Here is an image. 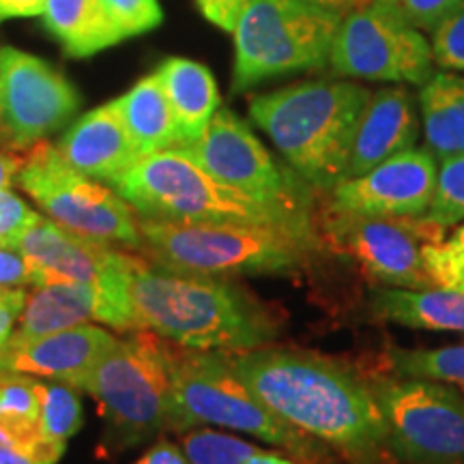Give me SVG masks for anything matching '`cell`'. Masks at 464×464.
Here are the masks:
<instances>
[{"label": "cell", "instance_id": "33", "mask_svg": "<svg viewBox=\"0 0 464 464\" xmlns=\"http://www.w3.org/2000/svg\"><path fill=\"white\" fill-rule=\"evenodd\" d=\"M34 216L37 211H33L20 196L11 189H0V246L15 247Z\"/></svg>", "mask_w": 464, "mask_h": 464}, {"label": "cell", "instance_id": "30", "mask_svg": "<svg viewBox=\"0 0 464 464\" xmlns=\"http://www.w3.org/2000/svg\"><path fill=\"white\" fill-rule=\"evenodd\" d=\"M102 5L123 39L153 31L164 20L160 0H102Z\"/></svg>", "mask_w": 464, "mask_h": 464}, {"label": "cell", "instance_id": "5", "mask_svg": "<svg viewBox=\"0 0 464 464\" xmlns=\"http://www.w3.org/2000/svg\"><path fill=\"white\" fill-rule=\"evenodd\" d=\"M108 185L140 218L271 226L316 235L310 211L247 198L216 181L183 149L144 155Z\"/></svg>", "mask_w": 464, "mask_h": 464}, {"label": "cell", "instance_id": "27", "mask_svg": "<svg viewBox=\"0 0 464 464\" xmlns=\"http://www.w3.org/2000/svg\"><path fill=\"white\" fill-rule=\"evenodd\" d=\"M39 402H42V432L44 437L67 443L82 428V406L69 382L37 379Z\"/></svg>", "mask_w": 464, "mask_h": 464}, {"label": "cell", "instance_id": "17", "mask_svg": "<svg viewBox=\"0 0 464 464\" xmlns=\"http://www.w3.org/2000/svg\"><path fill=\"white\" fill-rule=\"evenodd\" d=\"M114 340L106 329L86 323L26 342L5 340L0 346V370L69 382L75 390H84L97 362Z\"/></svg>", "mask_w": 464, "mask_h": 464}, {"label": "cell", "instance_id": "34", "mask_svg": "<svg viewBox=\"0 0 464 464\" xmlns=\"http://www.w3.org/2000/svg\"><path fill=\"white\" fill-rule=\"evenodd\" d=\"M33 286V269L17 247L0 246V288Z\"/></svg>", "mask_w": 464, "mask_h": 464}, {"label": "cell", "instance_id": "25", "mask_svg": "<svg viewBox=\"0 0 464 464\" xmlns=\"http://www.w3.org/2000/svg\"><path fill=\"white\" fill-rule=\"evenodd\" d=\"M44 24L69 56L86 58L123 42L102 0H45Z\"/></svg>", "mask_w": 464, "mask_h": 464}, {"label": "cell", "instance_id": "21", "mask_svg": "<svg viewBox=\"0 0 464 464\" xmlns=\"http://www.w3.org/2000/svg\"><path fill=\"white\" fill-rule=\"evenodd\" d=\"M103 305L100 290L86 284H48L26 297L9 342H26L63 329L78 327L86 321H102Z\"/></svg>", "mask_w": 464, "mask_h": 464}, {"label": "cell", "instance_id": "18", "mask_svg": "<svg viewBox=\"0 0 464 464\" xmlns=\"http://www.w3.org/2000/svg\"><path fill=\"white\" fill-rule=\"evenodd\" d=\"M420 131V103L413 92L406 86L374 91L359 119L344 179L362 177L393 155L417 147Z\"/></svg>", "mask_w": 464, "mask_h": 464}, {"label": "cell", "instance_id": "26", "mask_svg": "<svg viewBox=\"0 0 464 464\" xmlns=\"http://www.w3.org/2000/svg\"><path fill=\"white\" fill-rule=\"evenodd\" d=\"M392 363L406 379L439 381L464 390V344L423 348V351H392Z\"/></svg>", "mask_w": 464, "mask_h": 464}, {"label": "cell", "instance_id": "41", "mask_svg": "<svg viewBox=\"0 0 464 464\" xmlns=\"http://www.w3.org/2000/svg\"><path fill=\"white\" fill-rule=\"evenodd\" d=\"M307 3H316V5H321V7L340 11V14L344 15V14H348V11L362 7V5L368 3V0H307Z\"/></svg>", "mask_w": 464, "mask_h": 464}, {"label": "cell", "instance_id": "32", "mask_svg": "<svg viewBox=\"0 0 464 464\" xmlns=\"http://www.w3.org/2000/svg\"><path fill=\"white\" fill-rule=\"evenodd\" d=\"M434 65L464 73V5L430 33Z\"/></svg>", "mask_w": 464, "mask_h": 464}, {"label": "cell", "instance_id": "15", "mask_svg": "<svg viewBox=\"0 0 464 464\" xmlns=\"http://www.w3.org/2000/svg\"><path fill=\"white\" fill-rule=\"evenodd\" d=\"M75 86L44 58L0 48V144L24 153L78 112Z\"/></svg>", "mask_w": 464, "mask_h": 464}, {"label": "cell", "instance_id": "12", "mask_svg": "<svg viewBox=\"0 0 464 464\" xmlns=\"http://www.w3.org/2000/svg\"><path fill=\"white\" fill-rule=\"evenodd\" d=\"M327 67L344 80L421 86L432 78L434 56L426 33L368 0L342 15Z\"/></svg>", "mask_w": 464, "mask_h": 464}, {"label": "cell", "instance_id": "13", "mask_svg": "<svg viewBox=\"0 0 464 464\" xmlns=\"http://www.w3.org/2000/svg\"><path fill=\"white\" fill-rule=\"evenodd\" d=\"M177 149H183L216 181L241 191L247 198L310 211L307 183L295 170L288 172L277 164L252 127L228 108L219 106L194 144Z\"/></svg>", "mask_w": 464, "mask_h": 464}, {"label": "cell", "instance_id": "1", "mask_svg": "<svg viewBox=\"0 0 464 464\" xmlns=\"http://www.w3.org/2000/svg\"><path fill=\"white\" fill-rule=\"evenodd\" d=\"M228 359L249 392L299 432L359 462L387 450V423L372 385L344 365L265 346L228 353Z\"/></svg>", "mask_w": 464, "mask_h": 464}, {"label": "cell", "instance_id": "42", "mask_svg": "<svg viewBox=\"0 0 464 464\" xmlns=\"http://www.w3.org/2000/svg\"><path fill=\"white\" fill-rule=\"evenodd\" d=\"M448 241H450L451 246H454L456 249H460V252L464 254V222H460V226H458V228L454 230V235H451Z\"/></svg>", "mask_w": 464, "mask_h": 464}, {"label": "cell", "instance_id": "37", "mask_svg": "<svg viewBox=\"0 0 464 464\" xmlns=\"http://www.w3.org/2000/svg\"><path fill=\"white\" fill-rule=\"evenodd\" d=\"M138 464H189V460L188 456L183 454V450H179L177 445L168 443V440H160L158 445H153V448L140 458Z\"/></svg>", "mask_w": 464, "mask_h": 464}, {"label": "cell", "instance_id": "35", "mask_svg": "<svg viewBox=\"0 0 464 464\" xmlns=\"http://www.w3.org/2000/svg\"><path fill=\"white\" fill-rule=\"evenodd\" d=\"M205 20L226 33H235L249 0H194Z\"/></svg>", "mask_w": 464, "mask_h": 464}, {"label": "cell", "instance_id": "24", "mask_svg": "<svg viewBox=\"0 0 464 464\" xmlns=\"http://www.w3.org/2000/svg\"><path fill=\"white\" fill-rule=\"evenodd\" d=\"M114 106L119 110L140 158L181 147V136H179L172 108L155 73L142 78L123 97L114 100Z\"/></svg>", "mask_w": 464, "mask_h": 464}, {"label": "cell", "instance_id": "9", "mask_svg": "<svg viewBox=\"0 0 464 464\" xmlns=\"http://www.w3.org/2000/svg\"><path fill=\"white\" fill-rule=\"evenodd\" d=\"M15 183L26 191L52 222L89 239L140 247L138 213L110 185L84 177L50 142L24 150Z\"/></svg>", "mask_w": 464, "mask_h": 464}, {"label": "cell", "instance_id": "38", "mask_svg": "<svg viewBox=\"0 0 464 464\" xmlns=\"http://www.w3.org/2000/svg\"><path fill=\"white\" fill-rule=\"evenodd\" d=\"M24 153H17L0 144V189H9L15 181V174L22 168Z\"/></svg>", "mask_w": 464, "mask_h": 464}, {"label": "cell", "instance_id": "8", "mask_svg": "<svg viewBox=\"0 0 464 464\" xmlns=\"http://www.w3.org/2000/svg\"><path fill=\"white\" fill-rule=\"evenodd\" d=\"M340 22V11L307 0H249L232 33V92L280 75L327 67Z\"/></svg>", "mask_w": 464, "mask_h": 464}, {"label": "cell", "instance_id": "31", "mask_svg": "<svg viewBox=\"0 0 464 464\" xmlns=\"http://www.w3.org/2000/svg\"><path fill=\"white\" fill-rule=\"evenodd\" d=\"M387 9L406 24L432 33L445 17H450L464 5V0H370Z\"/></svg>", "mask_w": 464, "mask_h": 464}, {"label": "cell", "instance_id": "2", "mask_svg": "<svg viewBox=\"0 0 464 464\" xmlns=\"http://www.w3.org/2000/svg\"><path fill=\"white\" fill-rule=\"evenodd\" d=\"M136 329L191 351L241 353L277 335L269 307L232 280L174 274L138 260L131 276Z\"/></svg>", "mask_w": 464, "mask_h": 464}, {"label": "cell", "instance_id": "3", "mask_svg": "<svg viewBox=\"0 0 464 464\" xmlns=\"http://www.w3.org/2000/svg\"><path fill=\"white\" fill-rule=\"evenodd\" d=\"M370 95L351 80H307L254 95L249 119L310 188L332 189L344 179Z\"/></svg>", "mask_w": 464, "mask_h": 464}, {"label": "cell", "instance_id": "6", "mask_svg": "<svg viewBox=\"0 0 464 464\" xmlns=\"http://www.w3.org/2000/svg\"><path fill=\"white\" fill-rule=\"evenodd\" d=\"M84 392L97 398L106 420V443L130 450L174 432L177 406L172 382V346L147 329H133L103 353Z\"/></svg>", "mask_w": 464, "mask_h": 464}, {"label": "cell", "instance_id": "20", "mask_svg": "<svg viewBox=\"0 0 464 464\" xmlns=\"http://www.w3.org/2000/svg\"><path fill=\"white\" fill-rule=\"evenodd\" d=\"M155 75L172 108L181 147H189L205 133L222 106L216 78L202 63L179 56L161 63Z\"/></svg>", "mask_w": 464, "mask_h": 464}, {"label": "cell", "instance_id": "43", "mask_svg": "<svg viewBox=\"0 0 464 464\" xmlns=\"http://www.w3.org/2000/svg\"><path fill=\"white\" fill-rule=\"evenodd\" d=\"M24 293H26L24 288H0V304L20 297V295H24Z\"/></svg>", "mask_w": 464, "mask_h": 464}, {"label": "cell", "instance_id": "7", "mask_svg": "<svg viewBox=\"0 0 464 464\" xmlns=\"http://www.w3.org/2000/svg\"><path fill=\"white\" fill-rule=\"evenodd\" d=\"M172 382L177 434L211 423L276 445L305 464H316L324 458V443L280 420L249 392L232 370L228 353L191 351L174 344Z\"/></svg>", "mask_w": 464, "mask_h": 464}, {"label": "cell", "instance_id": "19", "mask_svg": "<svg viewBox=\"0 0 464 464\" xmlns=\"http://www.w3.org/2000/svg\"><path fill=\"white\" fill-rule=\"evenodd\" d=\"M56 149L69 166L106 185L140 160L114 102L103 103L75 121L63 133Z\"/></svg>", "mask_w": 464, "mask_h": 464}, {"label": "cell", "instance_id": "28", "mask_svg": "<svg viewBox=\"0 0 464 464\" xmlns=\"http://www.w3.org/2000/svg\"><path fill=\"white\" fill-rule=\"evenodd\" d=\"M181 450L189 464H243L258 448L247 440L207 428V430L185 432Z\"/></svg>", "mask_w": 464, "mask_h": 464}, {"label": "cell", "instance_id": "22", "mask_svg": "<svg viewBox=\"0 0 464 464\" xmlns=\"http://www.w3.org/2000/svg\"><path fill=\"white\" fill-rule=\"evenodd\" d=\"M376 318L426 332L464 334V293L450 288H379L370 293Z\"/></svg>", "mask_w": 464, "mask_h": 464}, {"label": "cell", "instance_id": "16", "mask_svg": "<svg viewBox=\"0 0 464 464\" xmlns=\"http://www.w3.org/2000/svg\"><path fill=\"white\" fill-rule=\"evenodd\" d=\"M437 179V158L426 147H413L329 189L332 211L357 218H421L432 207Z\"/></svg>", "mask_w": 464, "mask_h": 464}, {"label": "cell", "instance_id": "29", "mask_svg": "<svg viewBox=\"0 0 464 464\" xmlns=\"http://www.w3.org/2000/svg\"><path fill=\"white\" fill-rule=\"evenodd\" d=\"M428 219L450 228L464 222V158H454L439 164L437 191Z\"/></svg>", "mask_w": 464, "mask_h": 464}, {"label": "cell", "instance_id": "39", "mask_svg": "<svg viewBox=\"0 0 464 464\" xmlns=\"http://www.w3.org/2000/svg\"><path fill=\"white\" fill-rule=\"evenodd\" d=\"M243 464H299L290 458L277 454V451H266V450H256L252 456H247V460Z\"/></svg>", "mask_w": 464, "mask_h": 464}, {"label": "cell", "instance_id": "36", "mask_svg": "<svg viewBox=\"0 0 464 464\" xmlns=\"http://www.w3.org/2000/svg\"><path fill=\"white\" fill-rule=\"evenodd\" d=\"M45 0H0V22L15 17H42Z\"/></svg>", "mask_w": 464, "mask_h": 464}, {"label": "cell", "instance_id": "4", "mask_svg": "<svg viewBox=\"0 0 464 464\" xmlns=\"http://www.w3.org/2000/svg\"><path fill=\"white\" fill-rule=\"evenodd\" d=\"M140 256L174 274L216 280L290 276L310 263L318 241L271 226L174 222L138 216Z\"/></svg>", "mask_w": 464, "mask_h": 464}, {"label": "cell", "instance_id": "11", "mask_svg": "<svg viewBox=\"0 0 464 464\" xmlns=\"http://www.w3.org/2000/svg\"><path fill=\"white\" fill-rule=\"evenodd\" d=\"M372 385L387 423V450L406 464H464V396L426 379Z\"/></svg>", "mask_w": 464, "mask_h": 464}, {"label": "cell", "instance_id": "10", "mask_svg": "<svg viewBox=\"0 0 464 464\" xmlns=\"http://www.w3.org/2000/svg\"><path fill=\"white\" fill-rule=\"evenodd\" d=\"M33 269V288L48 284H86L100 290L102 323L133 332L131 276L138 260L110 243L63 228L45 216H34L17 241Z\"/></svg>", "mask_w": 464, "mask_h": 464}, {"label": "cell", "instance_id": "23", "mask_svg": "<svg viewBox=\"0 0 464 464\" xmlns=\"http://www.w3.org/2000/svg\"><path fill=\"white\" fill-rule=\"evenodd\" d=\"M426 149L437 161L464 158V75L434 72L417 95Z\"/></svg>", "mask_w": 464, "mask_h": 464}, {"label": "cell", "instance_id": "40", "mask_svg": "<svg viewBox=\"0 0 464 464\" xmlns=\"http://www.w3.org/2000/svg\"><path fill=\"white\" fill-rule=\"evenodd\" d=\"M0 464H37L26 451L11 448L7 443H0Z\"/></svg>", "mask_w": 464, "mask_h": 464}, {"label": "cell", "instance_id": "14", "mask_svg": "<svg viewBox=\"0 0 464 464\" xmlns=\"http://www.w3.org/2000/svg\"><path fill=\"white\" fill-rule=\"evenodd\" d=\"M329 232L335 246L370 277L393 288H434L426 254L445 241L443 226L421 218H357L334 213Z\"/></svg>", "mask_w": 464, "mask_h": 464}]
</instances>
